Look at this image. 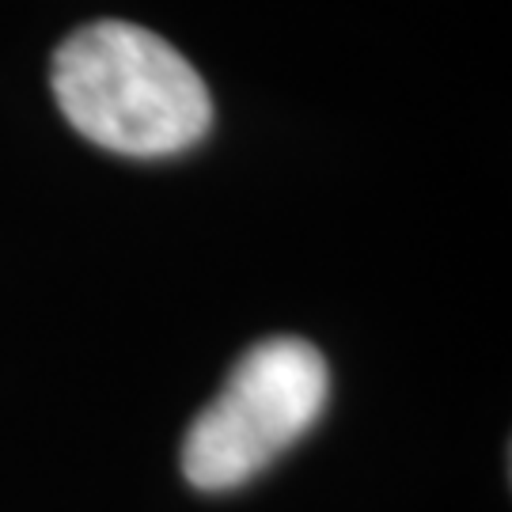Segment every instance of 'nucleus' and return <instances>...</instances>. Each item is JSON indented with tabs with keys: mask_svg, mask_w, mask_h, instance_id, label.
I'll return each mask as SVG.
<instances>
[{
	"mask_svg": "<svg viewBox=\"0 0 512 512\" xmlns=\"http://www.w3.org/2000/svg\"><path fill=\"white\" fill-rule=\"evenodd\" d=\"M327 391V361L311 342L266 338L251 346L186 429V482L217 494L262 475L319 421Z\"/></svg>",
	"mask_w": 512,
	"mask_h": 512,
	"instance_id": "2",
	"label": "nucleus"
},
{
	"mask_svg": "<svg viewBox=\"0 0 512 512\" xmlns=\"http://www.w3.org/2000/svg\"><path fill=\"white\" fill-rule=\"evenodd\" d=\"M50 84L65 122L122 156H175L213 126L202 73L167 38L126 19H95L57 46Z\"/></svg>",
	"mask_w": 512,
	"mask_h": 512,
	"instance_id": "1",
	"label": "nucleus"
}]
</instances>
